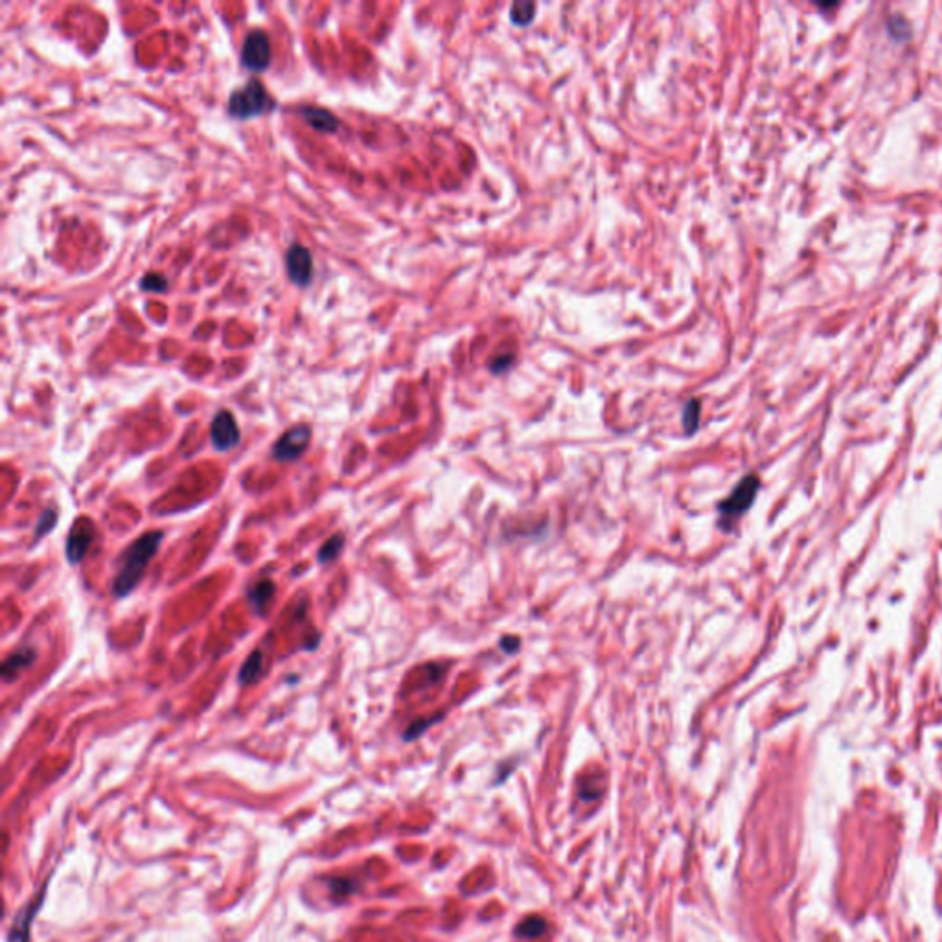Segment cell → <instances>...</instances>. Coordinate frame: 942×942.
<instances>
[{
	"instance_id": "5",
	"label": "cell",
	"mask_w": 942,
	"mask_h": 942,
	"mask_svg": "<svg viewBox=\"0 0 942 942\" xmlns=\"http://www.w3.org/2000/svg\"><path fill=\"white\" fill-rule=\"evenodd\" d=\"M242 62L253 72H262L271 63V43L265 32L253 30L247 34L242 50Z\"/></svg>"
},
{
	"instance_id": "21",
	"label": "cell",
	"mask_w": 942,
	"mask_h": 942,
	"mask_svg": "<svg viewBox=\"0 0 942 942\" xmlns=\"http://www.w3.org/2000/svg\"><path fill=\"white\" fill-rule=\"evenodd\" d=\"M519 646H521V642H519L517 637H510V639L505 637V639L501 640V648H503V650L510 652V654L515 652V650H519Z\"/></svg>"
},
{
	"instance_id": "4",
	"label": "cell",
	"mask_w": 942,
	"mask_h": 942,
	"mask_svg": "<svg viewBox=\"0 0 942 942\" xmlns=\"http://www.w3.org/2000/svg\"><path fill=\"white\" fill-rule=\"evenodd\" d=\"M310 440H312V428L306 426V424H301V426H294L291 429H287L273 446V458L276 462H282V464H287V462H293L301 458L308 446H310Z\"/></svg>"
},
{
	"instance_id": "11",
	"label": "cell",
	"mask_w": 942,
	"mask_h": 942,
	"mask_svg": "<svg viewBox=\"0 0 942 942\" xmlns=\"http://www.w3.org/2000/svg\"><path fill=\"white\" fill-rule=\"evenodd\" d=\"M274 591H276V587H274V583L271 580H260L258 583H255L249 589V593H247L249 604H251V608H253V611L256 615H264L265 613V608L273 601Z\"/></svg>"
},
{
	"instance_id": "20",
	"label": "cell",
	"mask_w": 942,
	"mask_h": 942,
	"mask_svg": "<svg viewBox=\"0 0 942 942\" xmlns=\"http://www.w3.org/2000/svg\"><path fill=\"white\" fill-rule=\"evenodd\" d=\"M437 720H438V718L418 720V722H415L412 726H409V729H407V733L403 735V738H405V740H415V738H418V736H420V735H422L429 726H433Z\"/></svg>"
},
{
	"instance_id": "13",
	"label": "cell",
	"mask_w": 942,
	"mask_h": 942,
	"mask_svg": "<svg viewBox=\"0 0 942 942\" xmlns=\"http://www.w3.org/2000/svg\"><path fill=\"white\" fill-rule=\"evenodd\" d=\"M264 674V656L260 650H255L247 661L242 665V670L238 674V683L242 687H249V685H255Z\"/></svg>"
},
{
	"instance_id": "2",
	"label": "cell",
	"mask_w": 942,
	"mask_h": 942,
	"mask_svg": "<svg viewBox=\"0 0 942 942\" xmlns=\"http://www.w3.org/2000/svg\"><path fill=\"white\" fill-rule=\"evenodd\" d=\"M271 96L265 87L258 80L247 82L242 89L234 91L228 98V112L238 118V120H249V118L264 114L271 107Z\"/></svg>"
},
{
	"instance_id": "17",
	"label": "cell",
	"mask_w": 942,
	"mask_h": 942,
	"mask_svg": "<svg viewBox=\"0 0 942 942\" xmlns=\"http://www.w3.org/2000/svg\"><path fill=\"white\" fill-rule=\"evenodd\" d=\"M140 287L151 293H162L168 289V280L160 273H148L140 280Z\"/></svg>"
},
{
	"instance_id": "1",
	"label": "cell",
	"mask_w": 942,
	"mask_h": 942,
	"mask_svg": "<svg viewBox=\"0 0 942 942\" xmlns=\"http://www.w3.org/2000/svg\"><path fill=\"white\" fill-rule=\"evenodd\" d=\"M162 540L164 533H160V530H151V533L142 534L124 551L120 560H118V571L112 580V595L116 599H126L140 583Z\"/></svg>"
},
{
	"instance_id": "19",
	"label": "cell",
	"mask_w": 942,
	"mask_h": 942,
	"mask_svg": "<svg viewBox=\"0 0 942 942\" xmlns=\"http://www.w3.org/2000/svg\"><path fill=\"white\" fill-rule=\"evenodd\" d=\"M330 889L333 897H348L350 893H353V881L348 878H333L330 881Z\"/></svg>"
},
{
	"instance_id": "18",
	"label": "cell",
	"mask_w": 942,
	"mask_h": 942,
	"mask_svg": "<svg viewBox=\"0 0 942 942\" xmlns=\"http://www.w3.org/2000/svg\"><path fill=\"white\" fill-rule=\"evenodd\" d=\"M55 519H57V512L53 508L44 510V514L39 517L37 526H35V540H39V538H43V534L50 533V530L53 528Z\"/></svg>"
},
{
	"instance_id": "14",
	"label": "cell",
	"mask_w": 942,
	"mask_h": 942,
	"mask_svg": "<svg viewBox=\"0 0 942 942\" xmlns=\"http://www.w3.org/2000/svg\"><path fill=\"white\" fill-rule=\"evenodd\" d=\"M547 931V922L542 917H528L523 922H519L514 929V935L517 938H538Z\"/></svg>"
},
{
	"instance_id": "16",
	"label": "cell",
	"mask_w": 942,
	"mask_h": 942,
	"mask_svg": "<svg viewBox=\"0 0 942 942\" xmlns=\"http://www.w3.org/2000/svg\"><path fill=\"white\" fill-rule=\"evenodd\" d=\"M699 410H701V405L697 399H688L683 409V428L688 437L694 435L699 426Z\"/></svg>"
},
{
	"instance_id": "6",
	"label": "cell",
	"mask_w": 942,
	"mask_h": 942,
	"mask_svg": "<svg viewBox=\"0 0 942 942\" xmlns=\"http://www.w3.org/2000/svg\"><path fill=\"white\" fill-rule=\"evenodd\" d=\"M94 536H96L94 523L89 517H78L67 536V547H65L67 560L71 565H78L85 558L89 547L94 542Z\"/></svg>"
},
{
	"instance_id": "3",
	"label": "cell",
	"mask_w": 942,
	"mask_h": 942,
	"mask_svg": "<svg viewBox=\"0 0 942 942\" xmlns=\"http://www.w3.org/2000/svg\"><path fill=\"white\" fill-rule=\"evenodd\" d=\"M760 488V481L755 477V476H747L744 477L736 486L735 490L729 494V497H726L720 505H718V514H720V526L724 528H729L740 515H744L755 497H756V492Z\"/></svg>"
},
{
	"instance_id": "15",
	"label": "cell",
	"mask_w": 942,
	"mask_h": 942,
	"mask_svg": "<svg viewBox=\"0 0 942 942\" xmlns=\"http://www.w3.org/2000/svg\"><path fill=\"white\" fill-rule=\"evenodd\" d=\"M342 547H344V536H342V534H335V536H332V538H330V540L321 547V551H319V554H317L319 563H324V565H326V563H332V562L341 554Z\"/></svg>"
},
{
	"instance_id": "22",
	"label": "cell",
	"mask_w": 942,
	"mask_h": 942,
	"mask_svg": "<svg viewBox=\"0 0 942 942\" xmlns=\"http://www.w3.org/2000/svg\"><path fill=\"white\" fill-rule=\"evenodd\" d=\"M508 367H510V360H508V358H503V360H499V361H495V363L492 365V370H494V372H501V370H506Z\"/></svg>"
},
{
	"instance_id": "9",
	"label": "cell",
	"mask_w": 942,
	"mask_h": 942,
	"mask_svg": "<svg viewBox=\"0 0 942 942\" xmlns=\"http://www.w3.org/2000/svg\"><path fill=\"white\" fill-rule=\"evenodd\" d=\"M285 269L289 280L297 285H308L313 276V256L303 245H291L285 255Z\"/></svg>"
},
{
	"instance_id": "7",
	"label": "cell",
	"mask_w": 942,
	"mask_h": 942,
	"mask_svg": "<svg viewBox=\"0 0 942 942\" xmlns=\"http://www.w3.org/2000/svg\"><path fill=\"white\" fill-rule=\"evenodd\" d=\"M46 889H48V881H44V886L41 888V891L30 899L24 908L15 915L14 918V924L10 928V933H8V942H30V935H32V924L44 902V897H46Z\"/></svg>"
},
{
	"instance_id": "10",
	"label": "cell",
	"mask_w": 942,
	"mask_h": 942,
	"mask_svg": "<svg viewBox=\"0 0 942 942\" xmlns=\"http://www.w3.org/2000/svg\"><path fill=\"white\" fill-rule=\"evenodd\" d=\"M37 658V652L34 650L32 646H23L19 648V650H15L14 654H10L3 665V679L6 683L14 681L19 678L21 672H24L26 668H30L34 665Z\"/></svg>"
},
{
	"instance_id": "12",
	"label": "cell",
	"mask_w": 942,
	"mask_h": 942,
	"mask_svg": "<svg viewBox=\"0 0 942 942\" xmlns=\"http://www.w3.org/2000/svg\"><path fill=\"white\" fill-rule=\"evenodd\" d=\"M303 116H304V120H306L310 126H313V128L319 130V131H326V133H330V131H335V130H337V120H335V116H333L330 111H326V109L312 107V105H310V107H303Z\"/></svg>"
},
{
	"instance_id": "8",
	"label": "cell",
	"mask_w": 942,
	"mask_h": 942,
	"mask_svg": "<svg viewBox=\"0 0 942 942\" xmlns=\"http://www.w3.org/2000/svg\"><path fill=\"white\" fill-rule=\"evenodd\" d=\"M210 442L217 451H228L240 444V428L228 410H219L210 426Z\"/></svg>"
}]
</instances>
